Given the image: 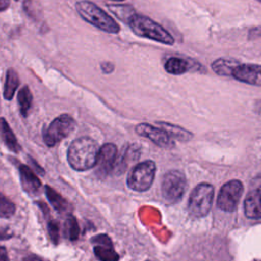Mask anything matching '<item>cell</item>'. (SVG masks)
I'll list each match as a JSON object with an SVG mask.
<instances>
[{
	"instance_id": "cell-1",
	"label": "cell",
	"mask_w": 261,
	"mask_h": 261,
	"mask_svg": "<svg viewBox=\"0 0 261 261\" xmlns=\"http://www.w3.org/2000/svg\"><path fill=\"white\" fill-rule=\"evenodd\" d=\"M99 146L89 137H81L72 141L67 150V160L70 166L77 171L91 169L96 165Z\"/></svg>"
},
{
	"instance_id": "cell-2",
	"label": "cell",
	"mask_w": 261,
	"mask_h": 261,
	"mask_svg": "<svg viewBox=\"0 0 261 261\" xmlns=\"http://www.w3.org/2000/svg\"><path fill=\"white\" fill-rule=\"evenodd\" d=\"M130 30L139 37L147 38L165 45L174 43L173 37L159 23L146 15L133 13L126 20Z\"/></svg>"
},
{
	"instance_id": "cell-3",
	"label": "cell",
	"mask_w": 261,
	"mask_h": 261,
	"mask_svg": "<svg viewBox=\"0 0 261 261\" xmlns=\"http://www.w3.org/2000/svg\"><path fill=\"white\" fill-rule=\"evenodd\" d=\"M75 8L81 17L101 31L116 34L120 28L117 22L102 8L93 2L82 0L75 3Z\"/></svg>"
},
{
	"instance_id": "cell-4",
	"label": "cell",
	"mask_w": 261,
	"mask_h": 261,
	"mask_svg": "<svg viewBox=\"0 0 261 261\" xmlns=\"http://www.w3.org/2000/svg\"><path fill=\"white\" fill-rule=\"evenodd\" d=\"M156 174V164L152 160L138 163L128 173L126 185L136 192H146L154 181Z\"/></svg>"
},
{
	"instance_id": "cell-5",
	"label": "cell",
	"mask_w": 261,
	"mask_h": 261,
	"mask_svg": "<svg viewBox=\"0 0 261 261\" xmlns=\"http://www.w3.org/2000/svg\"><path fill=\"white\" fill-rule=\"evenodd\" d=\"M214 189L210 184L201 182L191 193L188 210L195 217H203L208 214L213 201Z\"/></svg>"
},
{
	"instance_id": "cell-6",
	"label": "cell",
	"mask_w": 261,
	"mask_h": 261,
	"mask_svg": "<svg viewBox=\"0 0 261 261\" xmlns=\"http://www.w3.org/2000/svg\"><path fill=\"white\" fill-rule=\"evenodd\" d=\"M75 128L74 119L68 114H61L43 128V141L48 147L55 146L58 142L69 136Z\"/></svg>"
},
{
	"instance_id": "cell-7",
	"label": "cell",
	"mask_w": 261,
	"mask_h": 261,
	"mask_svg": "<svg viewBox=\"0 0 261 261\" xmlns=\"http://www.w3.org/2000/svg\"><path fill=\"white\" fill-rule=\"evenodd\" d=\"M187 189V178L185 174L176 169L167 171L161 181V194L168 203L178 202Z\"/></svg>"
},
{
	"instance_id": "cell-8",
	"label": "cell",
	"mask_w": 261,
	"mask_h": 261,
	"mask_svg": "<svg viewBox=\"0 0 261 261\" xmlns=\"http://www.w3.org/2000/svg\"><path fill=\"white\" fill-rule=\"evenodd\" d=\"M244 187L242 181L232 179L224 184L218 194L217 206L225 212L233 211L243 195Z\"/></svg>"
},
{
	"instance_id": "cell-9",
	"label": "cell",
	"mask_w": 261,
	"mask_h": 261,
	"mask_svg": "<svg viewBox=\"0 0 261 261\" xmlns=\"http://www.w3.org/2000/svg\"><path fill=\"white\" fill-rule=\"evenodd\" d=\"M117 148L112 143L104 144L98 154V159L96 162V175L100 178L106 177L114 168L116 164Z\"/></svg>"
},
{
	"instance_id": "cell-10",
	"label": "cell",
	"mask_w": 261,
	"mask_h": 261,
	"mask_svg": "<svg viewBox=\"0 0 261 261\" xmlns=\"http://www.w3.org/2000/svg\"><path fill=\"white\" fill-rule=\"evenodd\" d=\"M136 132L139 136L151 140L154 144L161 148L172 147L171 137L161 127H156L149 123H140L136 126Z\"/></svg>"
},
{
	"instance_id": "cell-11",
	"label": "cell",
	"mask_w": 261,
	"mask_h": 261,
	"mask_svg": "<svg viewBox=\"0 0 261 261\" xmlns=\"http://www.w3.org/2000/svg\"><path fill=\"white\" fill-rule=\"evenodd\" d=\"M232 76L242 83L253 86H261V65L252 63H240L234 68Z\"/></svg>"
},
{
	"instance_id": "cell-12",
	"label": "cell",
	"mask_w": 261,
	"mask_h": 261,
	"mask_svg": "<svg viewBox=\"0 0 261 261\" xmlns=\"http://www.w3.org/2000/svg\"><path fill=\"white\" fill-rule=\"evenodd\" d=\"M92 242L96 244L94 254L100 261H118L119 256L115 252L111 239L107 234H98L92 238Z\"/></svg>"
},
{
	"instance_id": "cell-13",
	"label": "cell",
	"mask_w": 261,
	"mask_h": 261,
	"mask_svg": "<svg viewBox=\"0 0 261 261\" xmlns=\"http://www.w3.org/2000/svg\"><path fill=\"white\" fill-rule=\"evenodd\" d=\"M19 179L22 190L29 195H37L42 187L40 178L35 174L30 166L20 164L18 166Z\"/></svg>"
},
{
	"instance_id": "cell-14",
	"label": "cell",
	"mask_w": 261,
	"mask_h": 261,
	"mask_svg": "<svg viewBox=\"0 0 261 261\" xmlns=\"http://www.w3.org/2000/svg\"><path fill=\"white\" fill-rule=\"evenodd\" d=\"M244 212L248 218L261 219V193L251 190L244 202Z\"/></svg>"
},
{
	"instance_id": "cell-15",
	"label": "cell",
	"mask_w": 261,
	"mask_h": 261,
	"mask_svg": "<svg viewBox=\"0 0 261 261\" xmlns=\"http://www.w3.org/2000/svg\"><path fill=\"white\" fill-rule=\"evenodd\" d=\"M0 139L2 143L12 152L18 153L20 146L18 145L17 139L14 136V133L10 128L8 122L4 117H0Z\"/></svg>"
},
{
	"instance_id": "cell-16",
	"label": "cell",
	"mask_w": 261,
	"mask_h": 261,
	"mask_svg": "<svg viewBox=\"0 0 261 261\" xmlns=\"http://www.w3.org/2000/svg\"><path fill=\"white\" fill-rule=\"evenodd\" d=\"M239 61L229 58H218L214 60L211 67L218 75H232L234 68L239 65Z\"/></svg>"
},
{
	"instance_id": "cell-17",
	"label": "cell",
	"mask_w": 261,
	"mask_h": 261,
	"mask_svg": "<svg viewBox=\"0 0 261 261\" xmlns=\"http://www.w3.org/2000/svg\"><path fill=\"white\" fill-rule=\"evenodd\" d=\"M18 85H19V79L16 70L14 68H9L6 71L5 85H4V91H3V95L6 100L12 99Z\"/></svg>"
},
{
	"instance_id": "cell-18",
	"label": "cell",
	"mask_w": 261,
	"mask_h": 261,
	"mask_svg": "<svg viewBox=\"0 0 261 261\" xmlns=\"http://www.w3.org/2000/svg\"><path fill=\"white\" fill-rule=\"evenodd\" d=\"M158 124L160 125L161 128H163L171 138H174L178 141L181 142H187L190 141L193 138V134L188 132L187 129L178 126V125H174L168 122H158Z\"/></svg>"
},
{
	"instance_id": "cell-19",
	"label": "cell",
	"mask_w": 261,
	"mask_h": 261,
	"mask_svg": "<svg viewBox=\"0 0 261 261\" xmlns=\"http://www.w3.org/2000/svg\"><path fill=\"white\" fill-rule=\"evenodd\" d=\"M45 194L48 201L55 210L59 212H64L68 209V202L50 186H45Z\"/></svg>"
},
{
	"instance_id": "cell-20",
	"label": "cell",
	"mask_w": 261,
	"mask_h": 261,
	"mask_svg": "<svg viewBox=\"0 0 261 261\" xmlns=\"http://www.w3.org/2000/svg\"><path fill=\"white\" fill-rule=\"evenodd\" d=\"M164 68L168 73L178 75L187 72L190 69V63L188 62V60L182 58L170 57L166 60Z\"/></svg>"
},
{
	"instance_id": "cell-21",
	"label": "cell",
	"mask_w": 261,
	"mask_h": 261,
	"mask_svg": "<svg viewBox=\"0 0 261 261\" xmlns=\"http://www.w3.org/2000/svg\"><path fill=\"white\" fill-rule=\"evenodd\" d=\"M17 102H18L20 114L23 117H25L31 109L32 102H33V95L28 86H23L19 90V92L17 94Z\"/></svg>"
},
{
	"instance_id": "cell-22",
	"label": "cell",
	"mask_w": 261,
	"mask_h": 261,
	"mask_svg": "<svg viewBox=\"0 0 261 261\" xmlns=\"http://www.w3.org/2000/svg\"><path fill=\"white\" fill-rule=\"evenodd\" d=\"M64 237L69 241H76L80 236V226L77 220L73 215H68L64 221L63 226Z\"/></svg>"
},
{
	"instance_id": "cell-23",
	"label": "cell",
	"mask_w": 261,
	"mask_h": 261,
	"mask_svg": "<svg viewBox=\"0 0 261 261\" xmlns=\"http://www.w3.org/2000/svg\"><path fill=\"white\" fill-rule=\"evenodd\" d=\"M15 212V205L0 192V217L8 218Z\"/></svg>"
},
{
	"instance_id": "cell-24",
	"label": "cell",
	"mask_w": 261,
	"mask_h": 261,
	"mask_svg": "<svg viewBox=\"0 0 261 261\" xmlns=\"http://www.w3.org/2000/svg\"><path fill=\"white\" fill-rule=\"evenodd\" d=\"M108 7L119 19L124 22H126L128 17L135 13L134 8L128 5H109Z\"/></svg>"
},
{
	"instance_id": "cell-25",
	"label": "cell",
	"mask_w": 261,
	"mask_h": 261,
	"mask_svg": "<svg viewBox=\"0 0 261 261\" xmlns=\"http://www.w3.org/2000/svg\"><path fill=\"white\" fill-rule=\"evenodd\" d=\"M23 9L25 11V13L34 18L37 19L39 17L42 16V9L39 6V4L33 0H24L23 1Z\"/></svg>"
},
{
	"instance_id": "cell-26",
	"label": "cell",
	"mask_w": 261,
	"mask_h": 261,
	"mask_svg": "<svg viewBox=\"0 0 261 261\" xmlns=\"http://www.w3.org/2000/svg\"><path fill=\"white\" fill-rule=\"evenodd\" d=\"M60 226L57 220H50L48 222V233L54 245H57L60 239Z\"/></svg>"
},
{
	"instance_id": "cell-27",
	"label": "cell",
	"mask_w": 261,
	"mask_h": 261,
	"mask_svg": "<svg viewBox=\"0 0 261 261\" xmlns=\"http://www.w3.org/2000/svg\"><path fill=\"white\" fill-rule=\"evenodd\" d=\"M252 188L253 190H256L258 191L259 193H261V174L258 175L257 177H255L253 180H252Z\"/></svg>"
},
{
	"instance_id": "cell-28",
	"label": "cell",
	"mask_w": 261,
	"mask_h": 261,
	"mask_svg": "<svg viewBox=\"0 0 261 261\" xmlns=\"http://www.w3.org/2000/svg\"><path fill=\"white\" fill-rule=\"evenodd\" d=\"M261 37V27L254 28L249 33V39H256Z\"/></svg>"
},
{
	"instance_id": "cell-29",
	"label": "cell",
	"mask_w": 261,
	"mask_h": 261,
	"mask_svg": "<svg viewBox=\"0 0 261 261\" xmlns=\"http://www.w3.org/2000/svg\"><path fill=\"white\" fill-rule=\"evenodd\" d=\"M101 69L105 72V73H110L113 70V64L110 62H104L101 64Z\"/></svg>"
},
{
	"instance_id": "cell-30",
	"label": "cell",
	"mask_w": 261,
	"mask_h": 261,
	"mask_svg": "<svg viewBox=\"0 0 261 261\" xmlns=\"http://www.w3.org/2000/svg\"><path fill=\"white\" fill-rule=\"evenodd\" d=\"M0 261H9L7 250L3 246H0Z\"/></svg>"
},
{
	"instance_id": "cell-31",
	"label": "cell",
	"mask_w": 261,
	"mask_h": 261,
	"mask_svg": "<svg viewBox=\"0 0 261 261\" xmlns=\"http://www.w3.org/2000/svg\"><path fill=\"white\" fill-rule=\"evenodd\" d=\"M23 261H46V260H44L41 257L36 256V255H30V256L25 257Z\"/></svg>"
},
{
	"instance_id": "cell-32",
	"label": "cell",
	"mask_w": 261,
	"mask_h": 261,
	"mask_svg": "<svg viewBox=\"0 0 261 261\" xmlns=\"http://www.w3.org/2000/svg\"><path fill=\"white\" fill-rule=\"evenodd\" d=\"M9 4H10V0H0V11L7 9Z\"/></svg>"
},
{
	"instance_id": "cell-33",
	"label": "cell",
	"mask_w": 261,
	"mask_h": 261,
	"mask_svg": "<svg viewBox=\"0 0 261 261\" xmlns=\"http://www.w3.org/2000/svg\"><path fill=\"white\" fill-rule=\"evenodd\" d=\"M113 1H123V0H113Z\"/></svg>"
},
{
	"instance_id": "cell-34",
	"label": "cell",
	"mask_w": 261,
	"mask_h": 261,
	"mask_svg": "<svg viewBox=\"0 0 261 261\" xmlns=\"http://www.w3.org/2000/svg\"><path fill=\"white\" fill-rule=\"evenodd\" d=\"M258 1H259V2H261V0H258Z\"/></svg>"
},
{
	"instance_id": "cell-35",
	"label": "cell",
	"mask_w": 261,
	"mask_h": 261,
	"mask_svg": "<svg viewBox=\"0 0 261 261\" xmlns=\"http://www.w3.org/2000/svg\"><path fill=\"white\" fill-rule=\"evenodd\" d=\"M16 1H17V0H16Z\"/></svg>"
}]
</instances>
